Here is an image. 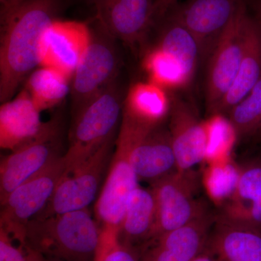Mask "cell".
Returning a JSON list of instances; mask_svg holds the SVG:
<instances>
[{"mask_svg": "<svg viewBox=\"0 0 261 261\" xmlns=\"http://www.w3.org/2000/svg\"><path fill=\"white\" fill-rule=\"evenodd\" d=\"M92 2H94V0H92Z\"/></svg>", "mask_w": 261, "mask_h": 261, "instance_id": "obj_37", "label": "cell"}, {"mask_svg": "<svg viewBox=\"0 0 261 261\" xmlns=\"http://www.w3.org/2000/svg\"><path fill=\"white\" fill-rule=\"evenodd\" d=\"M130 162L139 181L150 185L178 171L168 127H154L136 144Z\"/></svg>", "mask_w": 261, "mask_h": 261, "instance_id": "obj_16", "label": "cell"}, {"mask_svg": "<svg viewBox=\"0 0 261 261\" xmlns=\"http://www.w3.org/2000/svg\"><path fill=\"white\" fill-rule=\"evenodd\" d=\"M154 46L174 58L191 82L201 58L200 47L191 33L169 14L163 22Z\"/></svg>", "mask_w": 261, "mask_h": 261, "instance_id": "obj_23", "label": "cell"}, {"mask_svg": "<svg viewBox=\"0 0 261 261\" xmlns=\"http://www.w3.org/2000/svg\"><path fill=\"white\" fill-rule=\"evenodd\" d=\"M44 261H49V260H47V259H46L45 257H44Z\"/></svg>", "mask_w": 261, "mask_h": 261, "instance_id": "obj_36", "label": "cell"}, {"mask_svg": "<svg viewBox=\"0 0 261 261\" xmlns=\"http://www.w3.org/2000/svg\"><path fill=\"white\" fill-rule=\"evenodd\" d=\"M261 77V29L248 13L245 45L240 68L231 88L225 96L218 114L224 115L243 100Z\"/></svg>", "mask_w": 261, "mask_h": 261, "instance_id": "obj_20", "label": "cell"}, {"mask_svg": "<svg viewBox=\"0 0 261 261\" xmlns=\"http://www.w3.org/2000/svg\"><path fill=\"white\" fill-rule=\"evenodd\" d=\"M28 91L22 89L0 108V147L10 152L37 138L46 126Z\"/></svg>", "mask_w": 261, "mask_h": 261, "instance_id": "obj_17", "label": "cell"}, {"mask_svg": "<svg viewBox=\"0 0 261 261\" xmlns=\"http://www.w3.org/2000/svg\"><path fill=\"white\" fill-rule=\"evenodd\" d=\"M114 140L73 169L65 171L45 208L34 219L88 208L95 200L103 176L108 171L116 144Z\"/></svg>", "mask_w": 261, "mask_h": 261, "instance_id": "obj_7", "label": "cell"}, {"mask_svg": "<svg viewBox=\"0 0 261 261\" xmlns=\"http://www.w3.org/2000/svg\"><path fill=\"white\" fill-rule=\"evenodd\" d=\"M207 245L219 261H261V230L222 215L216 218Z\"/></svg>", "mask_w": 261, "mask_h": 261, "instance_id": "obj_18", "label": "cell"}, {"mask_svg": "<svg viewBox=\"0 0 261 261\" xmlns=\"http://www.w3.org/2000/svg\"><path fill=\"white\" fill-rule=\"evenodd\" d=\"M252 7L253 10L252 17L261 29V0H253Z\"/></svg>", "mask_w": 261, "mask_h": 261, "instance_id": "obj_34", "label": "cell"}, {"mask_svg": "<svg viewBox=\"0 0 261 261\" xmlns=\"http://www.w3.org/2000/svg\"><path fill=\"white\" fill-rule=\"evenodd\" d=\"M142 66L148 82L163 89L182 88L190 83L178 62L156 46L145 53Z\"/></svg>", "mask_w": 261, "mask_h": 261, "instance_id": "obj_25", "label": "cell"}, {"mask_svg": "<svg viewBox=\"0 0 261 261\" xmlns=\"http://www.w3.org/2000/svg\"><path fill=\"white\" fill-rule=\"evenodd\" d=\"M101 228L88 208L29 221L25 245L65 261H89L94 257Z\"/></svg>", "mask_w": 261, "mask_h": 261, "instance_id": "obj_2", "label": "cell"}, {"mask_svg": "<svg viewBox=\"0 0 261 261\" xmlns=\"http://www.w3.org/2000/svg\"><path fill=\"white\" fill-rule=\"evenodd\" d=\"M156 221L155 200L152 190L139 186L132 192L119 228L122 243L151 240Z\"/></svg>", "mask_w": 261, "mask_h": 261, "instance_id": "obj_22", "label": "cell"}, {"mask_svg": "<svg viewBox=\"0 0 261 261\" xmlns=\"http://www.w3.org/2000/svg\"><path fill=\"white\" fill-rule=\"evenodd\" d=\"M192 261H219V260L215 255L214 252L206 245L203 251L201 252L200 255H197Z\"/></svg>", "mask_w": 261, "mask_h": 261, "instance_id": "obj_31", "label": "cell"}, {"mask_svg": "<svg viewBox=\"0 0 261 261\" xmlns=\"http://www.w3.org/2000/svg\"><path fill=\"white\" fill-rule=\"evenodd\" d=\"M99 25L132 49L145 42L156 19L164 13L160 0H94Z\"/></svg>", "mask_w": 261, "mask_h": 261, "instance_id": "obj_10", "label": "cell"}, {"mask_svg": "<svg viewBox=\"0 0 261 261\" xmlns=\"http://www.w3.org/2000/svg\"><path fill=\"white\" fill-rule=\"evenodd\" d=\"M170 108L171 98L166 89L152 82H137L127 93L123 114L142 126L153 128L163 124Z\"/></svg>", "mask_w": 261, "mask_h": 261, "instance_id": "obj_21", "label": "cell"}, {"mask_svg": "<svg viewBox=\"0 0 261 261\" xmlns=\"http://www.w3.org/2000/svg\"><path fill=\"white\" fill-rule=\"evenodd\" d=\"M156 221L151 240L191 222L207 209L195 198L197 180L191 171L176 172L152 184Z\"/></svg>", "mask_w": 261, "mask_h": 261, "instance_id": "obj_8", "label": "cell"}, {"mask_svg": "<svg viewBox=\"0 0 261 261\" xmlns=\"http://www.w3.org/2000/svg\"><path fill=\"white\" fill-rule=\"evenodd\" d=\"M168 118V128L178 171H191L206 159L207 132L205 122L199 120L190 104L175 95L171 97Z\"/></svg>", "mask_w": 261, "mask_h": 261, "instance_id": "obj_14", "label": "cell"}, {"mask_svg": "<svg viewBox=\"0 0 261 261\" xmlns=\"http://www.w3.org/2000/svg\"><path fill=\"white\" fill-rule=\"evenodd\" d=\"M0 261H28L25 247L13 243L11 235L0 228Z\"/></svg>", "mask_w": 261, "mask_h": 261, "instance_id": "obj_30", "label": "cell"}, {"mask_svg": "<svg viewBox=\"0 0 261 261\" xmlns=\"http://www.w3.org/2000/svg\"><path fill=\"white\" fill-rule=\"evenodd\" d=\"M60 0H24L1 14L0 101L14 97L19 86L40 66L39 48L46 28L56 19Z\"/></svg>", "mask_w": 261, "mask_h": 261, "instance_id": "obj_1", "label": "cell"}, {"mask_svg": "<svg viewBox=\"0 0 261 261\" xmlns=\"http://www.w3.org/2000/svg\"><path fill=\"white\" fill-rule=\"evenodd\" d=\"M227 115L237 138L260 137L261 77L250 93L233 106Z\"/></svg>", "mask_w": 261, "mask_h": 261, "instance_id": "obj_26", "label": "cell"}, {"mask_svg": "<svg viewBox=\"0 0 261 261\" xmlns=\"http://www.w3.org/2000/svg\"><path fill=\"white\" fill-rule=\"evenodd\" d=\"M58 130L54 122L46 126L37 138L12 151L0 166V202L6 200L17 187L40 172L57 158Z\"/></svg>", "mask_w": 261, "mask_h": 261, "instance_id": "obj_11", "label": "cell"}, {"mask_svg": "<svg viewBox=\"0 0 261 261\" xmlns=\"http://www.w3.org/2000/svg\"><path fill=\"white\" fill-rule=\"evenodd\" d=\"M227 161H215L206 173L205 184L212 198L228 200L232 195L239 176V169L227 165Z\"/></svg>", "mask_w": 261, "mask_h": 261, "instance_id": "obj_28", "label": "cell"}, {"mask_svg": "<svg viewBox=\"0 0 261 261\" xmlns=\"http://www.w3.org/2000/svg\"><path fill=\"white\" fill-rule=\"evenodd\" d=\"M205 125L207 132L206 159L215 161L226 160V154L237 139L236 133L228 118H224V115H214L209 117Z\"/></svg>", "mask_w": 261, "mask_h": 261, "instance_id": "obj_27", "label": "cell"}, {"mask_svg": "<svg viewBox=\"0 0 261 261\" xmlns=\"http://www.w3.org/2000/svg\"><path fill=\"white\" fill-rule=\"evenodd\" d=\"M25 254H27V260L28 261H44V255L40 252L34 250L28 245H24Z\"/></svg>", "mask_w": 261, "mask_h": 261, "instance_id": "obj_32", "label": "cell"}, {"mask_svg": "<svg viewBox=\"0 0 261 261\" xmlns=\"http://www.w3.org/2000/svg\"><path fill=\"white\" fill-rule=\"evenodd\" d=\"M166 1L168 2L170 4H173V2L174 1V0H166Z\"/></svg>", "mask_w": 261, "mask_h": 261, "instance_id": "obj_35", "label": "cell"}, {"mask_svg": "<svg viewBox=\"0 0 261 261\" xmlns=\"http://www.w3.org/2000/svg\"><path fill=\"white\" fill-rule=\"evenodd\" d=\"M92 38V30L87 23L55 19L41 39L40 66L59 70L72 80Z\"/></svg>", "mask_w": 261, "mask_h": 261, "instance_id": "obj_12", "label": "cell"}, {"mask_svg": "<svg viewBox=\"0 0 261 261\" xmlns=\"http://www.w3.org/2000/svg\"><path fill=\"white\" fill-rule=\"evenodd\" d=\"M71 79L59 70L40 66L29 75L25 87L42 112L60 104L70 92Z\"/></svg>", "mask_w": 261, "mask_h": 261, "instance_id": "obj_24", "label": "cell"}, {"mask_svg": "<svg viewBox=\"0 0 261 261\" xmlns=\"http://www.w3.org/2000/svg\"><path fill=\"white\" fill-rule=\"evenodd\" d=\"M242 1L188 0L173 8L170 15L191 33L201 58H209Z\"/></svg>", "mask_w": 261, "mask_h": 261, "instance_id": "obj_13", "label": "cell"}, {"mask_svg": "<svg viewBox=\"0 0 261 261\" xmlns=\"http://www.w3.org/2000/svg\"><path fill=\"white\" fill-rule=\"evenodd\" d=\"M152 128L139 124L122 114L119 133L107 176L94 206L96 218L102 227L119 229L128 201L132 192L139 187L130 154L141 137Z\"/></svg>", "mask_w": 261, "mask_h": 261, "instance_id": "obj_4", "label": "cell"}, {"mask_svg": "<svg viewBox=\"0 0 261 261\" xmlns=\"http://www.w3.org/2000/svg\"><path fill=\"white\" fill-rule=\"evenodd\" d=\"M94 261H139V258L132 247L121 243L118 228L102 227Z\"/></svg>", "mask_w": 261, "mask_h": 261, "instance_id": "obj_29", "label": "cell"}, {"mask_svg": "<svg viewBox=\"0 0 261 261\" xmlns=\"http://www.w3.org/2000/svg\"><path fill=\"white\" fill-rule=\"evenodd\" d=\"M123 108L121 92L115 81L73 114L69 147L63 155L65 171L73 169L116 139Z\"/></svg>", "mask_w": 261, "mask_h": 261, "instance_id": "obj_3", "label": "cell"}, {"mask_svg": "<svg viewBox=\"0 0 261 261\" xmlns=\"http://www.w3.org/2000/svg\"><path fill=\"white\" fill-rule=\"evenodd\" d=\"M260 137H261V136H260Z\"/></svg>", "mask_w": 261, "mask_h": 261, "instance_id": "obj_38", "label": "cell"}, {"mask_svg": "<svg viewBox=\"0 0 261 261\" xmlns=\"http://www.w3.org/2000/svg\"><path fill=\"white\" fill-rule=\"evenodd\" d=\"M221 215L261 230V162L239 169L236 187Z\"/></svg>", "mask_w": 261, "mask_h": 261, "instance_id": "obj_19", "label": "cell"}, {"mask_svg": "<svg viewBox=\"0 0 261 261\" xmlns=\"http://www.w3.org/2000/svg\"><path fill=\"white\" fill-rule=\"evenodd\" d=\"M0 1H1V14H4L23 3L24 0H0Z\"/></svg>", "mask_w": 261, "mask_h": 261, "instance_id": "obj_33", "label": "cell"}, {"mask_svg": "<svg viewBox=\"0 0 261 261\" xmlns=\"http://www.w3.org/2000/svg\"><path fill=\"white\" fill-rule=\"evenodd\" d=\"M248 13L243 0L209 57L205 90L206 111L209 117L218 114L236 78L243 58Z\"/></svg>", "mask_w": 261, "mask_h": 261, "instance_id": "obj_6", "label": "cell"}, {"mask_svg": "<svg viewBox=\"0 0 261 261\" xmlns=\"http://www.w3.org/2000/svg\"><path fill=\"white\" fill-rule=\"evenodd\" d=\"M65 168L64 158L59 156L11 192L1 204L0 228L24 245L27 225L45 208Z\"/></svg>", "mask_w": 261, "mask_h": 261, "instance_id": "obj_5", "label": "cell"}, {"mask_svg": "<svg viewBox=\"0 0 261 261\" xmlns=\"http://www.w3.org/2000/svg\"><path fill=\"white\" fill-rule=\"evenodd\" d=\"M113 39L100 25L99 32L92 31L90 44L72 77L73 114L116 81L119 57Z\"/></svg>", "mask_w": 261, "mask_h": 261, "instance_id": "obj_9", "label": "cell"}, {"mask_svg": "<svg viewBox=\"0 0 261 261\" xmlns=\"http://www.w3.org/2000/svg\"><path fill=\"white\" fill-rule=\"evenodd\" d=\"M216 218L208 211L191 222L154 239L142 261H192L203 251Z\"/></svg>", "mask_w": 261, "mask_h": 261, "instance_id": "obj_15", "label": "cell"}]
</instances>
